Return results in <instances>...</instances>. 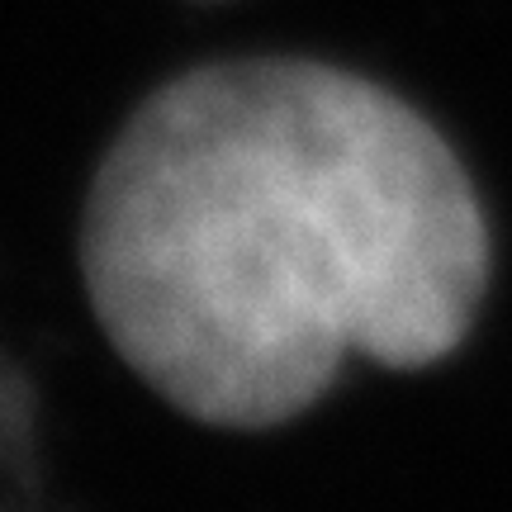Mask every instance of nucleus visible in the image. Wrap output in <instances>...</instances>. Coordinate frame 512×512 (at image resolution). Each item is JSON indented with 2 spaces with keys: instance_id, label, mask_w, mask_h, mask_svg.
<instances>
[{
  "instance_id": "obj_1",
  "label": "nucleus",
  "mask_w": 512,
  "mask_h": 512,
  "mask_svg": "<svg viewBox=\"0 0 512 512\" xmlns=\"http://www.w3.org/2000/svg\"><path fill=\"white\" fill-rule=\"evenodd\" d=\"M489 271L484 204L441 128L313 57L171 76L81 209V280L119 361L228 432L304 418L351 356L446 361Z\"/></svg>"
}]
</instances>
